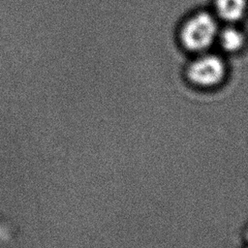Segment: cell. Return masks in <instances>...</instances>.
<instances>
[{"mask_svg":"<svg viewBox=\"0 0 248 248\" xmlns=\"http://www.w3.org/2000/svg\"><path fill=\"white\" fill-rule=\"evenodd\" d=\"M219 40L222 47L230 52L239 50L244 44L243 34L234 27L224 29L219 35Z\"/></svg>","mask_w":248,"mask_h":248,"instance_id":"obj_4","label":"cell"},{"mask_svg":"<svg viewBox=\"0 0 248 248\" xmlns=\"http://www.w3.org/2000/svg\"><path fill=\"white\" fill-rule=\"evenodd\" d=\"M218 34V24L208 13H198L183 25L180 37L183 46L192 51L207 49Z\"/></svg>","mask_w":248,"mask_h":248,"instance_id":"obj_1","label":"cell"},{"mask_svg":"<svg viewBox=\"0 0 248 248\" xmlns=\"http://www.w3.org/2000/svg\"><path fill=\"white\" fill-rule=\"evenodd\" d=\"M215 8L222 19L234 22L244 16L247 0H215Z\"/></svg>","mask_w":248,"mask_h":248,"instance_id":"obj_3","label":"cell"},{"mask_svg":"<svg viewBox=\"0 0 248 248\" xmlns=\"http://www.w3.org/2000/svg\"><path fill=\"white\" fill-rule=\"evenodd\" d=\"M225 64L216 55H204L194 61L188 69L189 79L197 85L210 87L222 81Z\"/></svg>","mask_w":248,"mask_h":248,"instance_id":"obj_2","label":"cell"},{"mask_svg":"<svg viewBox=\"0 0 248 248\" xmlns=\"http://www.w3.org/2000/svg\"><path fill=\"white\" fill-rule=\"evenodd\" d=\"M246 237H247V240H248V231H247V233H246Z\"/></svg>","mask_w":248,"mask_h":248,"instance_id":"obj_5","label":"cell"}]
</instances>
